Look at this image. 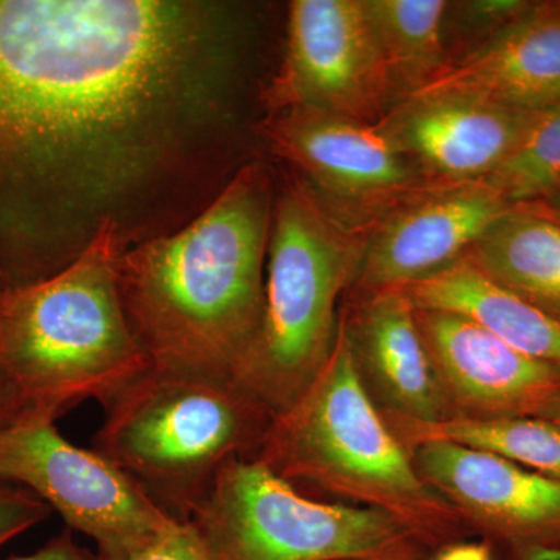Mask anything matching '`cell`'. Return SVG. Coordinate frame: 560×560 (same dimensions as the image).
I'll return each mask as SVG.
<instances>
[{
	"mask_svg": "<svg viewBox=\"0 0 560 560\" xmlns=\"http://www.w3.org/2000/svg\"><path fill=\"white\" fill-rule=\"evenodd\" d=\"M51 512L31 490L0 481V547L47 521Z\"/></svg>",
	"mask_w": 560,
	"mask_h": 560,
	"instance_id": "cell-23",
	"label": "cell"
},
{
	"mask_svg": "<svg viewBox=\"0 0 560 560\" xmlns=\"http://www.w3.org/2000/svg\"><path fill=\"white\" fill-rule=\"evenodd\" d=\"M419 92H459L522 110L558 108L560 3H533Z\"/></svg>",
	"mask_w": 560,
	"mask_h": 560,
	"instance_id": "cell-16",
	"label": "cell"
},
{
	"mask_svg": "<svg viewBox=\"0 0 560 560\" xmlns=\"http://www.w3.org/2000/svg\"><path fill=\"white\" fill-rule=\"evenodd\" d=\"M0 481L31 490L106 560H130L180 523L101 453L77 447L54 420L36 416L0 431Z\"/></svg>",
	"mask_w": 560,
	"mask_h": 560,
	"instance_id": "cell-8",
	"label": "cell"
},
{
	"mask_svg": "<svg viewBox=\"0 0 560 560\" xmlns=\"http://www.w3.org/2000/svg\"><path fill=\"white\" fill-rule=\"evenodd\" d=\"M103 410L92 451L180 523L228 463L256 456L272 419L232 378L150 366Z\"/></svg>",
	"mask_w": 560,
	"mask_h": 560,
	"instance_id": "cell-6",
	"label": "cell"
},
{
	"mask_svg": "<svg viewBox=\"0 0 560 560\" xmlns=\"http://www.w3.org/2000/svg\"><path fill=\"white\" fill-rule=\"evenodd\" d=\"M416 319L451 416H539L559 396L560 368L530 359L474 320L418 308Z\"/></svg>",
	"mask_w": 560,
	"mask_h": 560,
	"instance_id": "cell-14",
	"label": "cell"
},
{
	"mask_svg": "<svg viewBox=\"0 0 560 560\" xmlns=\"http://www.w3.org/2000/svg\"><path fill=\"white\" fill-rule=\"evenodd\" d=\"M25 408L16 389L0 375V431L24 418Z\"/></svg>",
	"mask_w": 560,
	"mask_h": 560,
	"instance_id": "cell-26",
	"label": "cell"
},
{
	"mask_svg": "<svg viewBox=\"0 0 560 560\" xmlns=\"http://www.w3.org/2000/svg\"><path fill=\"white\" fill-rule=\"evenodd\" d=\"M464 259L497 285L560 320V224L539 205L508 210Z\"/></svg>",
	"mask_w": 560,
	"mask_h": 560,
	"instance_id": "cell-18",
	"label": "cell"
},
{
	"mask_svg": "<svg viewBox=\"0 0 560 560\" xmlns=\"http://www.w3.org/2000/svg\"><path fill=\"white\" fill-rule=\"evenodd\" d=\"M514 208L486 180L429 184L364 228L357 290L404 289L464 259L478 238Z\"/></svg>",
	"mask_w": 560,
	"mask_h": 560,
	"instance_id": "cell-11",
	"label": "cell"
},
{
	"mask_svg": "<svg viewBox=\"0 0 560 560\" xmlns=\"http://www.w3.org/2000/svg\"><path fill=\"white\" fill-rule=\"evenodd\" d=\"M10 560H106L98 552L88 550L73 540L72 530H62L58 536L51 537L44 547L33 555L22 556Z\"/></svg>",
	"mask_w": 560,
	"mask_h": 560,
	"instance_id": "cell-25",
	"label": "cell"
},
{
	"mask_svg": "<svg viewBox=\"0 0 560 560\" xmlns=\"http://www.w3.org/2000/svg\"><path fill=\"white\" fill-rule=\"evenodd\" d=\"M534 205H539L548 215L552 217L560 224V187L558 190L552 191L551 195H548L545 200L534 202Z\"/></svg>",
	"mask_w": 560,
	"mask_h": 560,
	"instance_id": "cell-28",
	"label": "cell"
},
{
	"mask_svg": "<svg viewBox=\"0 0 560 560\" xmlns=\"http://www.w3.org/2000/svg\"><path fill=\"white\" fill-rule=\"evenodd\" d=\"M530 7L533 3L521 0L448 2L444 38L452 62L488 43L497 33L522 18Z\"/></svg>",
	"mask_w": 560,
	"mask_h": 560,
	"instance_id": "cell-22",
	"label": "cell"
},
{
	"mask_svg": "<svg viewBox=\"0 0 560 560\" xmlns=\"http://www.w3.org/2000/svg\"><path fill=\"white\" fill-rule=\"evenodd\" d=\"M361 294L355 311L345 308L341 315L361 377L388 405L389 418L411 423L448 418L415 305L399 289Z\"/></svg>",
	"mask_w": 560,
	"mask_h": 560,
	"instance_id": "cell-15",
	"label": "cell"
},
{
	"mask_svg": "<svg viewBox=\"0 0 560 560\" xmlns=\"http://www.w3.org/2000/svg\"><path fill=\"white\" fill-rule=\"evenodd\" d=\"M541 113L459 92H419L375 125L427 183L458 184L488 178Z\"/></svg>",
	"mask_w": 560,
	"mask_h": 560,
	"instance_id": "cell-13",
	"label": "cell"
},
{
	"mask_svg": "<svg viewBox=\"0 0 560 560\" xmlns=\"http://www.w3.org/2000/svg\"><path fill=\"white\" fill-rule=\"evenodd\" d=\"M539 418L551 420L560 427V394L540 411Z\"/></svg>",
	"mask_w": 560,
	"mask_h": 560,
	"instance_id": "cell-29",
	"label": "cell"
},
{
	"mask_svg": "<svg viewBox=\"0 0 560 560\" xmlns=\"http://www.w3.org/2000/svg\"><path fill=\"white\" fill-rule=\"evenodd\" d=\"M526 560H560V548H558V550L534 552V555H530Z\"/></svg>",
	"mask_w": 560,
	"mask_h": 560,
	"instance_id": "cell-30",
	"label": "cell"
},
{
	"mask_svg": "<svg viewBox=\"0 0 560 560\" xmlns=\"http://www.w3.org/2000/svg\"><path fill=\"white\" fill-rule=\"evenodd\" d=\"M399 290L418 311L464 316L530 359L560 368V320L497 285L469 260Z\"/></svg>",
	"mask_w": 560,
	"mask_h": 560,
	"instance_id": "cell-17",
	"label": "cell"
},
{
	"mask_svg": "<svg viewBox=\"0 0 560 560\" xmlns=\"http://www.w3.org/2000/svg\"><path fill=\"white\" fill-rule=\"evenodd\" d=\"M364 232L320 205L300 178L276 191L259 330L234 382L272 418L329 359L338 300L355 283Z\"/></svg>",
	"mask_w": 560,
	"mask_h": 560,
	"instance_id": "cell-5",
	"label": "cell"
},
{
	"mask_svg": "<svg viewBox=\"0 0 560 560\" xmlns=\"http://www.w3.org/2000/svg\"><path fill=\"white\" fill-rule=\"evenodd\" d=\"M254 459L293 486L302 482L386 512L429 547L453 539L464 526L378 415L341 313L329 359L304 393L271 419Z\"/></svg>",
	"mask_w": 560,
	"mask_h": 560,
	"instance_id": "cell-4",
	"label": "cell"
},
{
	"mask_svg": "<svg viewBox=\"0 0 560 560\" xmlns=\"http://www.w3.org/2000/svg\"><path fill=\"white\" fill-rule=\"evenodd\" d=\"M209 560H418L429 545L386 512L307 499L259 459H232L189 521Z\"/></svg>",
	"mask_w": 560,
	"mask_h": 560,
	"instance_id": "cell-7",
	"label": "cell"
},
{
	"mask_svg": "<svg viewBox=\"0 0 560 560\" xmlns=\"http://www.w3.org/2000/svg\"><path fill=\"white\" fill-rule=\"evenodd\" d=\"M366 7L397 103L425 88L451 66L444 38L448 2L366 0Z\"/></svg>",
	"mask_w": 560,
	"mask_h": 560,
	"instance_id": "cell-19",
	"label": "cell"
},
{
	"mask_svg": "<svg viewBox=\"0 0 560 560\" xmlns=\"http://www.w3.org/2000/svg\"><path fill=\"white\" fill-rule=\"evenodd\" d=\"M436 560H493L492 550L486 544L447 545Z\"/></svg>",
	"mask_w": 560,
	"mask_h": 560,
	"instance_id": "cell-27",
	"label": "cell"
},
{
	"mask_svg": "<svg viewBox=\"0 0 560 560\" xmlns=\"http://www.w3.org/2000/svg\"><path fill=\"white\" fill-rule=\"evenodd\" d=\"M125 242L121 224L105 221L57 275L0 289V375L25 415L55 422L84 400L105 407L149 370L121 307Z\"/></svg>",
	"mask_w": 560,
	"mask_h": 560,
	"instance_id": "cell-3",
	"label": "cell"
},
{
	"mask_svg": "<svg viewBox=\"0 0 560 560\" xmlns=\"http://www.w3.org/2000/svg\"><path fill=\"white\" fill-rule=\"evenodd\" d=\"M412 463L463 522L512 560L560 548V481L489 453L444 441L419 442Z\"/></svg>",
	"mask_w": 560,
	"mask_h": 560,
	"instance_id": "cell-12",
	"label": "cell"
},
{
	"mask_svg": "<svg viewBox=\"0 0 560 560\" xmlns=\"http://www.w3.org/2000/svg\"><path fill=\"white\" fill-rule=\"evenodd\" d=\"M268 114L311 108L377 124L397 97L366 0H293L285 54L261 95Z\"/></svg>",
	"mask_w": 560,
	"mask_h": 560,
	"instance_id": "cell-9",
	"label": "cell"
},
{
	"mask_svg": "<svg viewBox=\"0 0 560 560\" xmlns=\"http://www.w3.org/2000/svg\"><path fill=\"white\" fill-rule=\"evenodd\" d=\"M275 197L249 162L184 230L121 254V307L150 368L234 381L264 312Z\"/></svg>",
	"mask_w": 560,
	"mask_h": 560,
	"instance_id": "cell-2",
	"label": "cell"
},
{
	"mask_svg": "<svg viewBox=\"0 0 560 560\" xmlns=\"http://www.w3.org/2000/svg\"><path fill=\"white\" fill-rule=\"evenodd\" d=\"M213 32L197 2L0 0V289L121 224L209 95Z\"/></svg>",
	"mask_w": 560,
	"mask_h": 560,
	"instance_id": "cell-1",
	"label": "cell"
},
{
	"mask_svg": "<svg viewBox=\"0 0 560 560\" xmlns=\"http://www.w3.org/2000/svg\"><path fill=\"white\" fill-rule=\"evenodd\" d=\"M130 560H209V558L200 537L189 523H179L175 529Z\"/></svg>",
	"mask_w": 560,
	"mask_h": 560,
	"instance_id": "cell-24",
	"label": "cell"
},
{
	"mask_svg": "<svg viewBox=\"0 0 560 560\" xmlns=\"http://www.w3.org/2000/svg\"><path fill=\"white\" fill-rule=\"evenodd\" d=\"M393 420L404 445L444 441L499 456L560 481V427L539 416L471 419L451 416L434 423Z\"/></svg>",
	"mask_w": 560,
	"mask_h": 560,
	"instance_id": "cell-20",
	"label": "cell"
},
{
	"mask_svg": "<svg viewBox=\"0 0 560 560\" xmlns=\"http://www.w3.org/2000/svg\"><path fill=\"white\" fill-rule=\"evenodd\" d=\"M257 130L320 205L357 230L429 186L377 125L291 108L268 114Z\"/></svg>",
	"mask_w": 560,
	"mask_h": 560,
	"instance_id": "cell-10",
	"label": "cell"
},
{
	"mask_svg": "<svg viewBox=\"0 0 560 560\" xmlns=\"http://www.w3.org/2000/svg\"><path fill=\"white\" fill-rule=\"evenodd\" d=\"M486 183L510 206L534 205L560 187V106L544 110Z\"/></svg>",
	"mask_w": 560,
	"mask_h": 560,
	"instance_id": "cell-21",
	"label": "cell"
}]
</instances>
